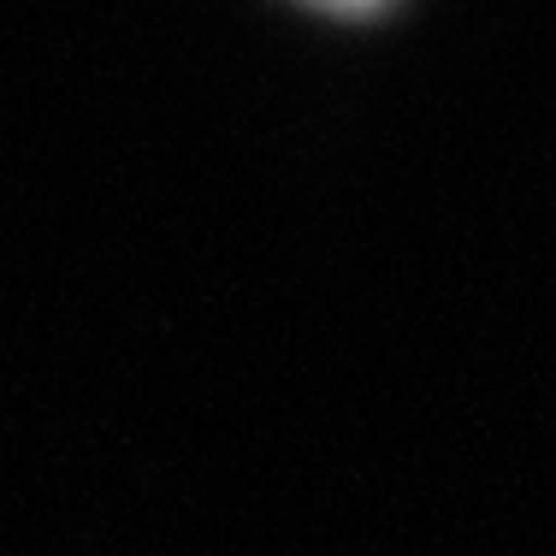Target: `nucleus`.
<instances>
[{
  "label": "nucleus",
  "mask_w": 556,
  "mask_h": 556,
  "mask_svg": "<svg viewBox=\"0 0 556 556\" xmlns=\"http://www.w3.org/2000/svg\"><path fill=\"white\" fill-rule=\"evenodd\" d=\"M308 12H326V18H374V12H391L396 0H296Z\"/></svg>",
  "instance_id": "f257e3e1"
}]
</instances>
